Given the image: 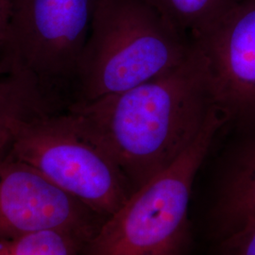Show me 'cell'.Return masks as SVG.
Listing matches in <instances>:
<instances>
[{
  "label": "cell",
  "mask_w": 255,
  "mask_h": 255,
  "mask_svg": "<svg viewBox=\"0 0 255 255\" xmlns=\"http://www.w3.org/2000/svg\"><path fill=\"white\" fill-rule=\"evenodd\" d=\"M215 108L205 59L195 44L173 71L66 111L111 155L135 192L191 145Z\"/></svg>",
  "instance_id": "1"
},
{
  "label": "cell",
  "mask_w": 255,
  "mask_h": 255,
  "mask_svg": "<svg viewBox=\"0 0 255 255\" xmlns=\"http://www.w3.org/2000/svg\"><path fill=\"white\" fill-rule=\"evenodd\" d=\"M194 47L145 0H99L72 104L127 91L169 73Z\"/></svg>",
  "instance_id": "2"
},
{
  "label": "cell",
  "mask_w": 255,
  "mask_h": 255,
  "mask_svg": "<svg viewBox=\"0 0 255 255\" xmlns=\"http://www.w3.org/2000/svg\"><path fill=\"white\" fill-rule=\"evenodd\" d=\"M225 119L217 108L199 135L164 171L103 221L84 255H188L192 189Z\"/></svg>",
  "instance_id": "3"
},
{
  "label": "cell",
  "mask_w": 255,
  "mask_h": 255,
  "mask_svg": "<svg viewBox=\"0 0 255 255\" xmlns=\"http://www.w3.org/2000/svg\"><path fill=\"white\" fill-rule=\"evenodd\" d=\"M99 0H12L6 77L50 113L73 102L77 72Z\"/></svg>",
  "instance_id": "4"
},
{
  "label": "cell",
  "mask_w": 255,
  "mask_h": 255,
  "mask_svg": "<svg viewBox=\"0 0 255 255\" xmlns=\"http://www.w3.org/2000/svg\"><path fill=\"white\" fill-rule=\"evenodd\" d=\"M7 151L105 219L133 193L119 164L67 111L18 120Z\"/></svg>",
  "instance_id": "5"
},
{
  "label": "cell",
  "mask_w": 255,
  "mask_h": 255,
  "mask_svg": "<svg viewBox=\"0 0 255 255\" xmlns=\"http://www.w3.org/2000/svg\"><path fill=\"white\" fill-rule=\"evenodd\" d=\"M225 122L255 123V0H238L195 42Z\"/></svg>",
  "instance_id": "6"
},
{
  "label": "cell",
  "mask_w": 255,
  "mask_h": 255,
  "mask_svg": "<svg viewBox=\"0 0 255 255\" xmlns=\"http://www.w3.org/2000/svg\"><path fill=\"white\" fill-rule=\"evenodd\" d=\"M93 215L30 165L0 154V237L60 230L88 243L101 227Z\"/></svg>",
  "instance_id": "7"
},
{
  "label": "cell",
  "mask_w": 255,
  "mask_h": 255,
  "mask_svg": "<svg viewBox=\"0 0 255 255\" xmlns=\"http://www.w3.org/2000/svg\"><path fill=\"white\" fill-rule=\"evenodd\" d=\"M220 131L226 142L216 161L211 216L219 241L255 221V123L224 121Z\"/></svg>",
  "instance_id": "8"
},
{
  "label": "cell",
  "mask_w": 255,
  "mask_h": 255,
  "mask_svg": "<svg viewBox=\"0 0 255 255\" xmlns=\"http://www.w3.org/2000/svg\"><path fill=\"white\" fill-rule=\"evenodd\" d=\"M194 43L238 0H145Z\"/></svg>",
  "instance_id": "9"
},
{
  "label": "cell",
  "mask_w": 255,
  "mask_h": 255,
  "mask_svg": "<svg viewBox=\"0 0 255 255\" xmlns=\"http://www.w3.org/2000/svg\"><path fill=\"white\" fill-rule=\"evenodd\" d=\"M86 244L71 233L49 230L0 237V255H78Z\"/></svg>",
  "instance_id": "10"
},
{
  "label": "cell",
  "mask_w": 255,
  "mask_h": 255,
  "mask_svg": "<svg viewBox=\"0 0 255 255\" xmlns=\"http://www.w3.org/2000/svg\"><path fill=\"white\" fill-rule=\"evenodd\" d=\"M37 113L47 112L32 93L11 78L0 80V154L8 150L17 121Z\"/></svg>",
  "instance_id": "11"
},
{
  "label": "cell",
  "mask_w": 255,
  "mask_h": 255,
  "mask_svg": "<svg viewBox=\"0 0 255 255\" xmlns=\"http://www.w3.org/2000/svg\"><path fill=\"white\" fill-rule=\"evenodd\" d=\"M218 255H255V221L219 240Z\"/></svg>",
  "instance_id": "12"
},
{
  "label": "cell",
  "mask_w": 255,
  "mask_h": 255,
  "mask_svg": "<svg viewBox=\"0 0 255 255\" xmlns=\"http://www.w3.org/2000/svg\"><path fill=\"white\" fill-rule=\"evenodd\" d=\"M12 0H0V79L6 78L5 53Z\"/></svg>",
  "instance_id": "13"
},
{
  "label": "cell",
  "mask_w": 255,
  "mask_h": 255,
  "mask_svg": "<svg viewBox=\"0 0 255 255\" xmlns=\"http://www.w3.org/2000/svg\"><path fill=\"white\" fill-rule=\"evenodd\" d=\"M0 80H1V79H0Z\"/></svg>",
  "instance_id": "14"
}]
</instances>
